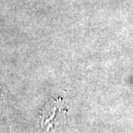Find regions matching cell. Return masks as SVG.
<instances>
[{
	"label": "cell",
	"mask_w": 133,
	"mask_h": 133,
	"mask_svg": "<svg viewBox=\"0 0 133 133\" xmlns=\"http://www.w3.org/2000/svg\"><path fill=\"white\" fill-rule=\"evenodd\" d=\"M66 112L64 103L60 99L52 100L44 107L41 114V126L48 132L64 120Z\"/></svg>",
	"instance_id": "6da1fadb"
}]
</instances>
